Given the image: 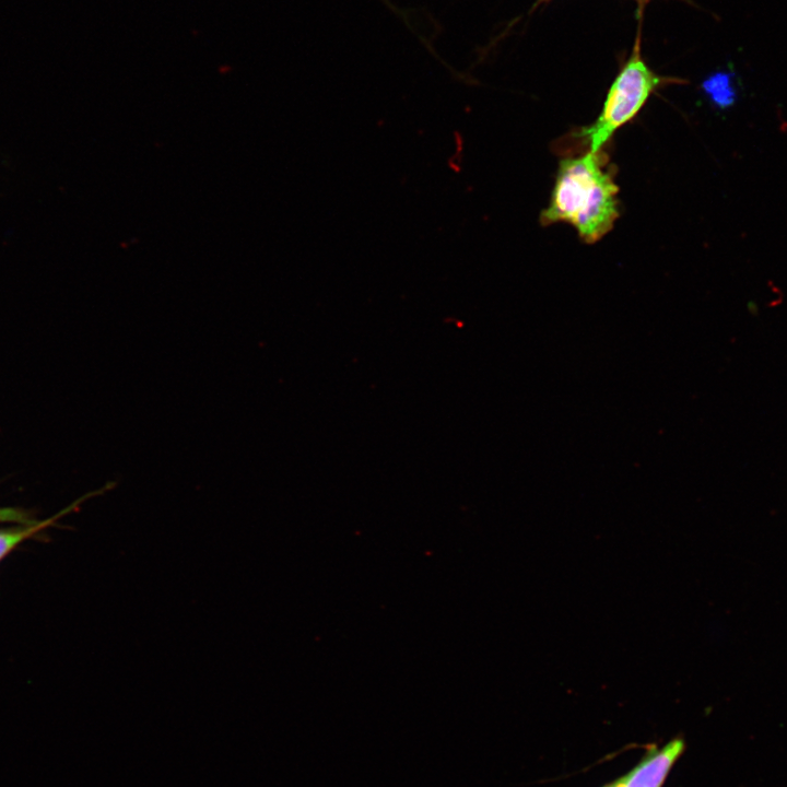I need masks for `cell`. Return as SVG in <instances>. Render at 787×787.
Segmentation results:
<instances>
[{"label": "cell", "instance_id": "1", "mask_svg": "<svg viewBox=\"0 0 787 787\" xmlns=\"http://www.w3.org/2000/svg\"><path fill=\"white\" fill-rule=\"evenodd\" d=\"M608 156L600 150L560 162L549 205L541 224L569 223L587 244L608 234L620 215L618 191Z\"/></svg>", "mask_w": 787, "mask_h": 787}, {"label": "cell", "instance_id": "2", "mask_svg": "<svg viewBox=\"0 0 787 787\" xmlns=\"http://www.w3.org/2000/svg\"><path fill=\"white\" fill-rule=\"evenodd\" d=\"M682 82L678 78L659 75L649 68L642 55L639 28L631 55L614 78L599 116L591 125L567 134L561 141V148L600 151L619 128L639 113L651 94L666 84Z\"/></svg>", "mask_w": 787, "mask_h": 787}, {"label": "cell", "instance_id": "3", "mask_svg": "<svg viewBox=\"0 0 787 787\" xmlns=\"http://www.w3.org/2000/svg\"><path fill=\"white\" fill-rule=\"evenodd\" d=\"M683 750V739L674 738L662 748L651 751L624 775L623 787H661Z\"/></svg>", "mask_w": 787, "mask_h": 787}, {"label": "cell", "instance_id": "4", "mask_svg": "<svg viewBox=\"0 0 787 787\" xmlns=\"http://www.w3.org/2000/svg\"><path fill=\"white\" fill-rule=\"evenodd\" d=\"M702 89L709 102L719 109L732 106L738 97L733 72H715L703 82Z\"/></svg>", "mask_w": 787, "mask_h": 787}, {"label": "cell", "instance_id": "5", "mask_svg": "<svg viewBox=\"0 0 787 787\" xmlns=\"http://www.w3.org/2000/svg\"><path fill=\"white\" fill-rule=\"evenodd\" d=\"M50 522L51 519L44 524H33L32 526L25 527L23 529L0 532V559L3 557L12 548H14L22 540Z\"/></svg>", "mask_w": 787, "mask_h": 787}, {"label": "cell", "instance_id": "6", "mask_svg": "<svg viewBox=\"0 0 787 787\" xmlns=\"http://www.w3.org/2000/svg\"><path fill=\"white\" fill-rule=\"evenodd\" d=\"M33 520L24 512L11 507L0 508V522H19L28 525Z\"/></svg>", "mask_w": 787, "mask_h": 787}, {"label": "cell", "instance_id": "7", "mask_svg": "<svg viewBox=\"0 0 787 787\" xmlns=\"http://www.w3.org/2000/svg\"><path fill=\"white\" fill-rule=\"evenodd\" d=\"M650 1H653V0H635V2L637 3V12H638V17H639V19L642 17V14H643V11H644L645 7H646ZM682 1H685V2L691 3L690 0H682Z\"/></svg>", "mask_w": 787, "mask_h": 787}, {"label": "cell", "instance_id": "8", "mask_svg": "<svg viewBox=\"0 0 787 787\" xmlns=\"http://www.w3.org/2000/svg\"><path fill=\"white\" fill-rule=\"evenodd\" d=\"M623 784H624V776L619 777L618 779L606 785L604 787H623Z\"/></svg>", "mask_w": 787, "mask_h": 787}]
</instances>
